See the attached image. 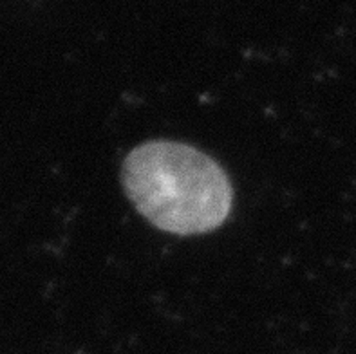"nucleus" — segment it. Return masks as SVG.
Segmentation results:
<instances>
[{
  "instance_id": "nucleus-1",
  "label": "nucleus",
  "mask_w": 356,
  "mask_h": 354,
  "mask_svg": "<svg viewBox=\"0 0 356 354\" xmlns=\"http://www.w3.org/2000/svg\"><path fill=\"white\" fill-rule=\"evenodd\" d=\"M123 188L156 228L199 235L230 216L234 188L226 172L197 148L156 139L136 147L122 168Z\"/></svg>"
}]
</instances>
